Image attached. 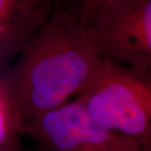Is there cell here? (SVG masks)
Masks as SVG:
<instances>
[{"label": "cell", "instance_id": "6da1fadb", "mask_svg": "<svg viewBox=\"0 0 151 151\" xmlns=\"http://www.w3.org/2000/svg\"><path fill=\"white\" fill-rule=\"evenodd\" d=\"M79 14V0L55 4L49 20L4 77L23 124L75 97L100 62Z\"/></svg>", "mask_w": 151, "mask_h": 151}, {"label": "cell", "instance_id": "7a4b0ae2", "mask_svg": "<svg viewBox=\"0 0 151 151\" xmlns=\"http://www.w3.org/2000/svg\"><path fill=\"white\" fill-rule=\"evenodd\" d=\"M74 99L98 124L151 148V76L101 59Z\"/></svg>", "mask_w": 151, "mask_h": 151}, {"label": "cell", "instance_id": "3957f363", "mask_svg": "<svg viewBox=\"0 0 151 151\" xmlns=\"http://www.w3.org/2000/svg\"><path fill=\"white\" fill-rule=\"evenodd\" d=\"M86 28L102 59L151 76V0H107Z\"/></svg>", "mask_w": 151, "mask_h": 151}, {"label": "cell", "instance_id": "277c9868", "mask_svg": "<svg viewBox=\"0 0 151 151\" xmlns=\"http://www.w3.org/2000/svg\"><path fill=\"white\" fill-rule=\"evenodd\" d=\"M21 134L45 151H144L146 147L92 119L76 99L24 122Z\"/></svg>", "mask_w": 151, "mask_h": 151}, {"label": "cell", "instance_id": "5b68a950", "mask_svg": "<svg viewBox=\"0 0 151 151\" xmlns=\"http://www.w3.org/2000/svg\"><path fill=\"white\" fill-rule=\"evenodd\" d=\"M55 0H0V65L24 50L48 21Z\"/></svg>", "mask_w": 151, "mask_h": 151}, {"label": "cell", "instance_id": "8992f818", "mask_svg": "<svg viewBox=\"0 0 151 151\" xmlns=\"http://www.w3.org/2000/svg\"><path fill=\"white\" fill-rule=\"evenodd\" d=\"M22 126L11 105L4 77L0 76V151L18 150Z\"/></svg>", "mask_w": 151, "mask_h": 151}, {"label": "cell", "instance_id": "52a82bcc", "mask_svg": "<svg viewBox=\"0 0 151 151\" xmlns=\"http://www.w3.org/2000/svg\"><path fill=\"white\" fill-rule=\"evenodd\" d=\"M107 0H79V14L83 25L92 21Z\"/></svg>", "mask_w": 151, "mask_h": 151}, {"label": "cell", "instance_id": "ba28073f", "mask_svg": "<svg viewBox=\"0 0 151 151\" xmlns=\"http://www.w3.org/2000/svg\"><path fill=\"white\" fill-rule=\"evenodd\" d=\"M17 151H45V150H42V149H40V148H39V147H38V146H36V145H35V147L34 149H30V150H26V149H25L24 147H23V146H22V145H20V147H19V148L18 149V150H17Z\"/></svg>", "mask_w": 151, "mask_h": 151}, {"label": "cell", "instance_id": "9c48e42d", "mask_svg": "<svg viewBox=\"0 0 151 151\" xmlns=\"http://www.w3.org/2000/svg\"><path fill=\"white\" fill-rule=\"evenodd\" d=\"M63 1H66V0H55V4H57V3H60V2H63Z\"/></svg>", "mask_w": 151, "mask_h": 151}, {"label": "cell", "instance_id": "30bf717a", "mask_svg": "<svg viewBox=\"0 0 151 151\" xmlns=\"http://www.w3.org/2000/svg\"><path fill=\"white\" fill-rule=\"evenodd\" d=\"M144 151H151V148H147Z\"/></svg>", "mask_w": 151, "mask_h": 151}]
</instances>
